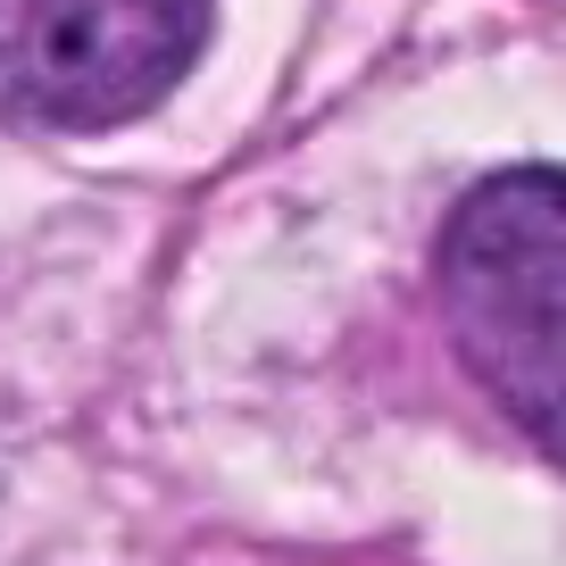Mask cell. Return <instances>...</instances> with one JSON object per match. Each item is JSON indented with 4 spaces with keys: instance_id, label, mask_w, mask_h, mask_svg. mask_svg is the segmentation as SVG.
<instances>
[{
    "instance_id": "2",
    "label": "cell",
    "mask_w": 566,
    "mask_h": 566,
    "mask_svg": "<svg viewBox=\"0 0 566 566\" xmlns=\"http://www.w3.org/2000/svg\"><path fill=\"white\" fill-rule=\"evenodd\" d=\"M200 42L209 0H0V117H142L192 75Z\"/></svg>"
},
{
    "instance_id": "1",
    "label": "cell",
    "mask_w": 566,
    "mask_h": 566,
    "mask_svg": "<svg viewBox=\"0 0 566 566\" xmlns=\"http://www.w3.org/2000/svg\"><path fill=\"white\" fill-rule=\"evenodd\" d=\"M442 317L467 375L566 467V167H500L450 209Z\"/></svg>"
}]
</instances>
